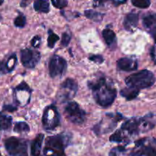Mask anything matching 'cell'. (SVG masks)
<instances>
[{
    "label": "cell",
    "mask_w": 156,
    "mask_h": 156,
    "mask_svg": "<svg viewBox=\"0 0 156 156\" xmlns=\"http://www.w3.org/2000/svg\"><path fill=\"white\" fill-rule=\"evenodd\" d=\"M13 130L18 133H27L30 131V126L25 122L19 121L15 123Z\"/></svg>",
    "instance_id": "22"
},
{
    "label": "cell",
    "mask_w": 156,
    "mask_h": 156,
    "mask_svg": "<svg viewBox=\"0 0 156 156\" xmlns=\"http://www.w3.org/2000/svg\"><path fill=\"white\" fill-rule=\"evenodd\" d=\"M44 134L40 133L31 142V144H30V154H31V156H42L41 149H42V144L43 142H44Z\"/></svg>",
    "instance_id": "15"
},
{
    "label": "cell",
    "mask_w": 156,
    "mask_h": 156,
    "mask_svg": "<svg viewBox=\"0 0 156 156\" xmlns=\"http://www.w3.org/2000/svg\"><path fill=\"white\" fill-rule=\"evenodd\" d=\"M59 40V37L54 33L52 30H48V38H47V46L52 49L56 45V42Z\"/></svg>",
    "instance_id": "24"
},
{
    "label": "cell",
    "mask_w": 156,
    "mask_h": 156,
    "mask_svg": "<svg viewBox=\"0 0 156 156\" xmlns=\"http://www.w3.org/2000/svg\"><path fill=\"white\" fill-rule=\"evenodd\" d=\"M43 126L45 130L52 131L60 124V116L53 105H49L44 109L42 117Z\"/></svg>",
    "instance_id": "6"
},
{
    "label": "cell",
    "mask_w": 156,
    "mask_h": 156,
    "mask_svg": "<svg viewBox=\"0 0 156 156\" xmlns=\"http://www.w3.org/2000/svg\"><path fill=\"white\" fill-rule=\"evenodd\" d=\"M78 88H79L78 84L74 79L70 78L66 79L61 84L59 90L58 91L56 95L58 101L62 103L71 100L77 93Z\"/></svg>",
    "instance_id": "8"
},
{
    "label": "cell",
    "mask_w": 156,
    "mask_h": 156,
    "mask_svg": "<svg viewBox=\"0 0 156 156\" xmlns=\"http://www.w3.org/2000/svg\"><path fill=\"white\" fill-rule=\"evenodd\" d=\"M51 2L53 5L58 9H64L68 5L67 0H51Z\"/></svg>",
    "instance_id": "27"
},
{
    "label": "cell",
    "mask_w": 156,
    "mask_h": 156,
    "mask_svg": "<svg viewBox=\"0 0 156 156\" xmlns=\"http://www.w3.org/2000/svg\"><path fill=\"white\" fill-rule=\"evenodd\" d=\"M140 90L134 88L133 87L128 86L127 88H123V90L120 91V94L122 97L124 98L126 101H132L133 99L136 98L137 96L140 94Z\"/></svg>",
    "instance_id": "17"
},
{
    "label": "cell",
    "mask_w": 156,
    "mask_h": 156,
    "mask_svg": "<svg viewBox=\"0 0 156 156\" xmlns=\"http://www.w3.org/2000/svg\"><path fill=\"white\" fill-rule=\"evenodd\" d=\"M84 14L87 18L94 21V22H101L104 19V16H105V14L94 10H85Z\"/></svg>",
    "instance_id": "21"
},
{
    "label": "cell",
    "mask_w": 156,
    "mask_h": 156,
    "mask_svg": "<svg viewBox=\"0 0 156 156\" xmlns=\"http://www.w3.org/2000/svg\"><path fill=\"white\" fill-rule=\"evenodd\" d=\"M124 117L120 113H109L106 114L105 118L102 119L98 124L93 128V131L96 135L99 136L101 134H105L111 132L116 127L118 122L123 120Z\"/></svg>",
    "instance_id": "4"
},
{
    "label": "cell",
    "mask_w": 156,
    "mask_h": 156,
    "mask_svg": "<svg viewBox=\"0 0 156 156\" xmlns=\"http://www.w3.org/2000/svg\"><path fill=\"white\" fill-rule=\"evenodd\" d=\"M5 148L10 156H28L27 141L12 136L5 140Z\"/></svg>",
    "instance_id": "5"
},
{
    "label": "cell",
    "mask_w": 156,
    "mask_h": 156,
    "mask_svg": "<svg viewBox=\"0 0 156 156\" xmlns=\"http://www.w3.org/2000/svg\"><path fill=\"white\" fill-rule=\"evenodd\" d=\"M2 15H0V21H2Z\"/></svg>",
    "instance_id": "37"
},
{
    "label": "cell",
    "mask_w": 156,
    "mask_h": 156,
    "mask_svg": "<svg viewBox=\"0 0 156 156\" xmlns=\"http://www.w3.org/2000/svg\"><path fill=\"white\" fill-rule=\"evenodd\" d=\"M21 62L24 67L27 69H34L41 59V53L37 50L29 48L21 50Z\"/></svg>",
    "instance_id": "11"
},
{
    "label": "cell",
    "mask_w": 156,
    "mask_h": 156,
    "mask_svg": "<svg viewBox=\"0 0 156 156\" xmlns=\"http://www.w3.org/2000/svg\"><path fill=\"white\" fill-rule=\"evenodd\" d=\"M3 2H4V0H0V5H2Z\"/></svg>",
    "instance_id": "36"
},
{
    "label": "cell",
    "mask_w": 156,
    "mask_h": 156,
    "mask_svg": "<svg viewBox=\"0 0 156 156\" xmlns=\"http://www.w3.org/2000/svg\"><path fill=\"white\" fill-rule=\"evenodd\" d=\"M41 37L38 35L34 37L31 40V46L34 48H38L41 46Z\"/></svg>",
    "instance_id": "30"
},
{
    "label": "cell",
    "mask_w": 156,
    "mask_h": 156,
    "mask_svg": "<svg viewBox=\"0 0 156 156\" xmlns=\"http://www.w3.org/2000/svg\"><path fill=\"white\" fill-rule=\"evenodd\" d=\"M151 56H152V59L154 62L156 63V47H153L151 50Z\"/></svg>",
    "instance_id": "34"
},
{
    "label": "cell",
    "mask_w": 156,
    "mask_h": 156,
    "mask_svg": "<svg viewBox=\"0 0 156 156\" xmlns=\"http://www.w3.org/2000/svg\"><path fill=\"white\" fill-rule=\"evenodd\" d=\"M0 156H2V155H0Z\"/></svg>",
    "instance_id": "38"
},
{
    "label": "cell",
    "mask_w": 156,
    "mask_h": 156,
    "mask_svg": "<svg viewBox=\"0 0 156 156\" xmlns=\"http://www.w3.org/2000/svg\"><path fill=\"white\" fill-rule=\"evenodd\" d=\"M31 89L25 82H22L14 89V98L15 103L21 106H25L30 102Z\"/></svg>",
    "instance_id": "10"
},
{
    "label": "cell",
    "mask_w": 156,
    "mask_h": 156,
    "mask_svg": "<svg viewBox=\"0 0 156 156\" xmlns=\"http://www.w3.org/2000/svg\"><path fill=\"white\" fill-rule=\"evenodd\" d=\"M69 140L70 137L66 133L47 137L44 149V156H66L65 149Z\"/></svg>",
    "instance_id": "2"
},
{
    "label": "cell",
    "mask_w": 156,
    "mask_h": 156,
    "mask_svg": "<svg viewBox=\"0 0 156 156\" xmlns=\"http://www.w3.org/2000/svg\"><path fill=\"white\" fill-rule=\"evenodd\" d=\"M89 60L92 61L94 62V63H97V64H102L105 61L104 59V57L101 56V55H91V56H89Z\"/></svg>",
    "instance_id": "29"
},
{
    "label": "cell",
    "mask_w": 156,
    "mask_h": 156,
    "mask_svg": "<svg viewBox=\"0 0 156 156\" xmlns=\"http://www.w3.org/2000/svg\"><path fill=\"white\" fill-rule=\"evenodd\" d=\"M34 9L38 12L48 13L50 12V3L48 0H35Z\"/></svg>",
    "instance_id": "20"
},
{
    "label": "cell",
    "mask_w": 156,
    "mask_h": 156,
    "mask_svg": "<svg viewBox=\"0 0 156 156\" xmlns=\"http://www.w3.org/2000/svg\"><path fill=\"white\" fill-rule=\"evenodd\" d=\"M108 0H94L93 1V6L94 8H98L103 6Z\"/></svg>",
    "instance_id": "33"
},
{
    "label": "cell",
    "mask_w": 156,
    "mask_h": 156,
    "mask_svg": "<svg viewBox=\"0 0 156 156\" xmlns=\"http://www.w3.org/2000/svg\"><path fill=\"white\" fill-rule=\"evenodd\" d=\"M117 68L121 71L133 72L138 68V62L135 59L128 57L120 58L117 62Z\"/></svg>",
    "instance_id": "13"
},
{
    "label": "cell",
    "mask_w": 156,
    "mask_h": 156,
    "mask_svg": "<svg viewBox=\"0 0 156 156\" xmlns=\"http://www.w3.org/2000/svg\"><path fill=\"white\" fill-rule=\"evenodd\" d=\"M66 118L76 125H82L86 119V113L76 101L68 102L64 109Z\"/></svg>",
    "instance_id": "7"
},
{
    "label": "cell",
    "mask_w": 156,
    "mask_h": 156,
    "mask_svg": "<svg viewBox=\"0 0 156 156\" xmlns=\"http://www.w3.org/2000/svg\"><path fill=\"white\" fill-rule=\"evenodd\" d=\"M18 109L17 108L16 106H14V105H5L4 106H3V111H8V112H14V111H15L16 110Z\"/></svg>",
    "instance_id": "32"
},
{
    "label": "cell",
    "mask_w": 156,
    "mask_h": 156,
    "mask_svg": "<svg viewBox=\"0 0 156 156\" xmlns=\"http://www.w3.org/2000/svg\"><path fill=\"white\" fill-rule=\"evenodd\" d=\"M132 4L140 9H147L150 6V0H132Z\"/></svg>",
    "instance_id": "26"
},
{
    "label": "cell",
    "mask_w": 156,
    "mask_h": 156,
    "mask_svg": "<svg viewBox=\"0 0 156 156\" xmlns=\"http://www.w3.org/2000/svg\"><path fill=\"white\" fill-rule=\"evenodd\" d=\"M26 21H26L25 15L19 12L18 16L14 20V24H15V27H19V28H23L25 26Z\"/></svg>",
    "instance_id": "25"
},
{
    "label": "cell",
    "mask_w": 156,
    "mask_h": 156,
    "mask_svg": "<svg viewBox=\"0 0 156 156\" xmlns=\"http://www.w3.org/2000/svg\"><path fill=\"white\" fill-rule=\"evenodd\" d=\"M9 73L7 68L5 66V61H0V76Z\"/></svg>",
    "instance_id": "31"
},
{
    "label": "cell",
    "mask_w": 156,
    "mask_h": 156,
    "mask_svg": "<svg viewBox=\"0 0 156 156\" xmlns=\"http://www.w3.org/2000/svg\"><path fill=\"white\" fill-rule=\"evenodd\" d=\"M12 117L7 114H5L4 113L0 112V130H9L12 127Z\"/></svg>",
    "instance_id": "19"
},
{
    "label": "cell",
    "mask_w": 156,
    "mask_h": 156,
    "mask_svg": "<svg viewBox=\"0 0 156 156\" xmlns=\"http://www.w3.org/2000/svg\"><path fill=\"white\" fill-rule=\"evenodd\" d=\"M143 24L151 34L153 35L156 34V14L150 13L144 16L143 19Z\"/></svg>",
    "instance_id": "16"
},
{
    "label": "cell",
    "mask_w": 156,
    "mask_h": 156,
    "mask_svg": "<svg viewBox=\"0 0 156 156\" xmlns=\"http://www.w3.org/2000/svg\"><path fill=\"white\" fill-rule=\"evenodd\" d=\"M102 37L108 47H111L114 46L116 41H117V37H116V34L114 33V30L109 28L105 29L102 31Z\"/></svg>",
    "instance_id": "18"
},
{
    "label": "cell",
    "mask_w": 156,
    "mask_h": 156,
    "mask_svg": "<svg viewBox=\"0 0 156 156\" xmlns=\"http://www.w3.org/2000/svg\"><path fill=\"white\" fill-rule=\"evenodd\" d=\"M5 66L9 73H11L15 68V66L17 64V56L15 53H12V55L9 56L5 61Z\"/></svg>",
    "instance_id": "23"
},
{
    "label": "cell",
    "mask_w": 156,
    "mask_h": 156,
    "mask_svg": "<svg viewBox=\"0 0 156 156\" xmlns=\"http://www.w3.org/2000/svg\"><path fill=\"white\" fill-rule=\"evenodd\" d=\"M71 41V35L67 32L62 34V37H61V46L63 47H66L69 44Z\"/></svg>",
    "instance_id": "28"
},
{
    "label": "cell",
    "mask_w": 156,
    "mask_h": 156,
    "mask_svg": "<svg viewBox=\"0 0 156 156\" xmlns=\"http://www.w3.org/2000/svg\"><path fill=\"white\" fill-rule=\"evenodd\" d=\"M155 82L153 73L149 70H141L127 76L125 79L126 85L136 89H144L152 86Z\"/></svg>",
    "instance_id": "3"
},
{
    "label": "cell",
    "mask_w": 156,
    "mask_h": 156,
    "mask_svg": "<svg viewBox=\"0 0 156 156\" xmlns=\"http://www.w3.org/2000/svg\"><path fill=\"white\" fill-rule=\"evenodd\" d=\"M148 140L143 138L135 143L136 149L131 156H156V148L152 145L147 144Z\"/></svg>",
    "instance_id": "12"
},
{
    "label": "cell",
    "mask_w": 156,
    "mask_h": 156,
    "mask_svg": "<svg viewBox=\"0 0 156 156\" xmlns=\"http://www.w3.org/2000/svg\"><path fill=\"white\" fill-rule=\"evenodd\" d=\"M152 37H153V38L155 39V41H156V34H155L154 35H152Z\"/></svg>",
    "instance_id": "35"
},
{
    "label": "cell",
    "mask_w": 156,
    "mask_h": 156,
    "mask_svg": "<svg viewBox=\"0 0 156 156\" xmlns=\"http://www.w3.org/2000/svg\"><path fill=\"white\" fill-rule=\"evenodd\" d=\"M67 69V62L64 58L58 55H53L49 63V73L52 78L62 77Z\"/></svg>",
    "instance_id": "9"
},
{
    "label": "cell",
    "mask_w": 156,
    "mask_h": 156,
    "mask_svg": "<svg viewBox=\"0 0 156 156\" xmlns=\"http://www.w3.org/2000/svg\"><path fill=\"white\" fill-rule=\"evenodd\" d=\"M88 87L91 91L96 103L102 108H108L117 98V89L105 76H98L88 81Z\"/></svg>",
    "instance_id": "1"
},
{
    "label": "cell",
    "mask_w": 156,
    "mask_h": 156,
    "mask_svg": "<svg viewBox=\"0 0 156 156\" xmlns=\"http://www.w3.org/2000/svg\"><path fill=\"white\" fill-rule=\"evenodd\" d=\"M139 23V15L134 12L127 14L123 21L124 28L128 31H133Z\"/></svg>",
    "instance_id": "14"
}]
</instances>
